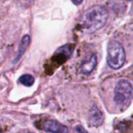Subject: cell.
<instances>
[{
    "mask_svg": "<svg viewBox=\"0 0 133 133\" xmlns=\"http://www.w3.org/2000/svg\"><path fill=\"white\" fill-rule=\"evenodd\" d=\"M131 12L133 13V6H132V8H131Z\"/></svg>",
    "mask_w": 133,
    "mask_h": 133,
    "instance_id": "obj_12",
    "label": "cell"
},
{
    "mask_svg": "<svg viewBox=\"0 0 133 133\" xmlns=\"http://www.w3.org/2000/svg\"><path fill=\"white\" fill-rule=\"evenodd\" d=\"M103 114L100 111V110L98 109L96 106H94L92 109L90 111L89 114V123L92 126L98 127L103 122Z\"/></svg>",
    "mask_w": 133,
    "mask_h": 133,
    "instance_id": "obj_5",
    "label": "cell"
},
{
    "mask_svg": "<svg viewBox=\"0 0 133 133\" xmlns=\"http://www.w3.org/2000/svg\"><path fill=\"white\" fill-rule=\"evenodd\" d=\"M97 64V57L95 54H92L87 60H85L82 66H81V71L84 75H89L91 74Z\"/></svg>",
    "mask_w": 133,
    "mask_h": 133,
    "instance_id": "obj_6",
    "label": "cell"
},
{
    "mask_svg": "<svg viewBox=\"0 0 133 133\" xmlns=\"http://www.w3.org/2000/svg\"><path fill=\"white\" fill-rule=\"evenodd\" d=\"M42 128L51 133H68V128L55 120H46L42 123Z\"/></svg>",
    "mask_w": 133,
    "mask_h": 133,
    "instance_id": "obj_4",
    "label": "cell"
},
{
    "mask_svg": "<svg viewBox=\"0 0 133 133\" xmlns=\"http://www.w3.org/2000/svg\"><path fill=\"white\" fill-rule=\"evenodd\" d=\"M125 51L123 46L117 41H111L107 46V61L110 68L120 69L125 62Z\"/></svg>",
    "mask_w": 133,
    "mask_h": 133,
    "instance_id": "obj_3",
    "label": "cell"
},
{
    "mask_svg": "<svg viewBox=\"0 0 133 133\" xmlns=\"http://www.w3.org/2000/svg\"><path fill=\"white\" fill-rule=\"evenodd\" d=\"M75 130L78 132V133H88V131L81 125H78L75 127Z\"/></svg>",
    "mask_w": 133,
    "mask_h": 133,
    "instance_id": "obj_9",
    "label": "cell"
},
{
    "mask_svg": "<svg viewBox=\"0 0 133 133\" xmlns=\"http://www.w3.org/2000/svg\"><path fill=\"white\" fill-rule=\"evenodd\" d=\"M71 1H72L73 3L75 4V5H80V4L83 2V0H71Z\"/></svg>",
    "mask_w": 133,
    "mask_h": 133,
    "instance_id": "obj_10",
    "label": "cell"
},
{
    "mask_svg": "<svg viewBox=\"0 0 133 133\" xmlns=\"http://www.w3.org/2000/svg\"><path fill=\"white\" fill-rule=\"evenodd\" d=\"M30 42H31V38H30L29 35H24V36L22 38L21 42L20 45H19V49H18V52H17V57H16V59H14V63L17 62V61L21 58V56L24 54L25 51L27 50L28 47L29 46Z\"/></svg>",
    "mask_w": 133,
    "mask_h": 133,
    "instance_id": "obj_7",
    "label": "cell"
},
{
    "mask_svg": "<svg viewBox=\"0 0 133 133\" xmlns=\"http://www.w3.org/2000/svg\"><path fill=\"white\" fill-rule=\"evenodd\" d=\"M108 12L104 6H95L88 9L81 17L82 29L89 33L102 28L108 20Z\"/></svg>",
    "mask_w": 133,
    "mask_h": 133,
    "instance_id": "obj_1",
    "label": "cell"
},
{
    "mask_svg": "<svg viewBox=\"0 0 133 133\" xmlns=\"http://www.w3.org/2000/svg\"><path fill=\"white\" fill-rule=\"evenodd\" d=\"M124 1H133V0H124Z\"/></svg>",
    "mask_w": 133,
    "mask_h": 133,
    "instance_id": "obj_11",
    "label": "cell"
},
{
    "mask_svg": "<svg viewBox=\"0 0 133 133\" xmlns=\"http://www.w3.org/2000/svg\"><path fill=\"white\" fill-rule=\"evenodd\" d=\"M19 82L24 86L30 87L34 84L35 79L31 75H24L19 78Z\"/></svg>",
    "mask_w": 133,
    "mask_h": 133,
    "instance_id": "obj_8",
    "label": "cell"
},
{
    "mask_svg": "<svg viewBox=\"0 0 133 133\" xmlns=\"http://www.w3.org/2000/svg\"><path fill=\"white\" fill-rule=\"evenodd\" d=\"M133 89L131 84L126 79H121L117 82L114 89V100L121 110L127 109L131 103Z\"/></svg>",
    "mask_w": 133,
    "mask_h": 133,
    "instance_id": "obj_2",
    "label": "cell"
}]
</instances>
